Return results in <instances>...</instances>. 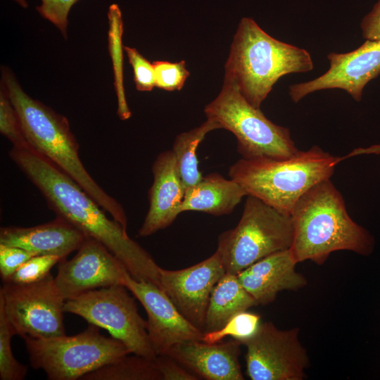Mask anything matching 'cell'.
Returning <instances> with one entry per match:
<instances>
[{
	"label": "cell",
	"mask_w": 380,
	"mask_h": 380,
	"mask_svg": "<svg viewBox=\"0 0 380 380\" xmlns=\"http://www.w3.org/2000/svg\"><path fill=\"white\" fill-rule=\"evenodd\" d=\"M293 237L291 215L247 196L238 224L219 236L217 251L226 273L237 274L266 256L290 249Z\"/></svg>",
	"instance_id": "7"
},
{
	"label": "cell",
	"mask_w": 380,
	"mask_h": 380,
	"mask_svg": "<svg viewBox=\"0 0 380 380\" xmlns=\"http://www.w3.org/2000/svg\"><path fill=\"white\" fill-rule=\"evenodd\" d=\"M129 62L133 68L134 80L137 90L149 91L156 86L153 63L145 58L136 49L124 46Z\"/></svg>",
	"instance_id": "30"
},
{
	"label": "cell",
	"mask_w": 380,
	"mask_h": 380,
	"mask_svg": "<svg viewBox=\"0 0 380 380\" xmlns=\"http://www.w3.org/2000/svg\"><path fill=\"white\" fill-rule=\"evenodd\" d=\"M241 345L236 340L215 343L189 341L175 345L167 355L197 377L207 380H243L239 360Z\"/></svg>",
	"instance_id": "18"
},
{
	"label": "cell",
	"mask_w": 380,
	"mask_h": 380,
	"mask_svg": "<svg viewBox=\"0 0 380 380\" xmlns=\"http://www.w3.org/2000/svg\"><path fill=\"white\" fill-rule=\"evenodd\" d=\"M22 6H25V0H15ZM78 0H41L42 4L37 7L40 15L52 23L66 37L68 15L72 6Z\"/></svg>",
	"instance_id": "29"
},
{
	"label": "cell",
	"mask_w": 380,
	"mask_h": 380,
	"mask_svg": "<svg viewBox=\"0 0 380 380\" xmlns=\"http://www.w3.org/2000/svg\"><path fill=\"white\" fill-rule=\"evenodd\" d=\"M258 305L236 274L225 273L215 286L208 302L204 332L217 330L236 314Z\"/></svg>",
	"instance_id": "21"
},
{
	"label": "cell",
	"mask_w": 380,
	"mask_h": 380,
	"mask_svg": "<svg viewBox=\"0 0 380 380\" xmlns=\"http://www.w3.org/2000/svg\"><path fill=\"white\" fill-rule=\"evenodd\" d=\"M297 261L290 249L266 256L239 274V282L258 305L272 303L282 291H297L307 284L305 277L296 270Z\"/></svg>",
	"instance_id": "17"
},
{
	"label": "cell",
	"mask_w": 380,
	"mask_h": 380,
	"mask_svg": "<svg viewBox=\"0 0 380 380\" xmlns=\"http://www.w3.org/2000/svg\"><path fill=\"white\" fill-rule=\"evenodd\" d=\"M260 316L248 312H240L231 317L220 329L204 332L202 341L208 343L220 342L229 336L242 343L255 336L261 324Z\"/></svg>",
	"instance_id": "24"
},
{
	"label": "cell",
	"mask_w": 380,
	"mask_h": 380,
	"mask_svg": "<svg viewBox=\"0 0 380 380\" xmlns=\"http://www.w3.org/2000/svg\"><path fill=\"white\" fill-rule=\"evenodd\" d=\"M225 273L221 255L216 250L207 259L187 268H161L160 286L181 314L203 331L210 294Z\"/></svg>",
	"instance_id": "15"
},
{
	"label": "cell",
	"mask_w": 380,
	"mask_h": 380,
	"mask_svg": "<svg viewBox=\"0 0 380 380\" xmlns=\"http://www.w3.org/2000/svg\"><path fill=\"white\" fill-rule=\"evenodd\" d=\"M153 184L148 191V210L138 231L146 237L170 225L182 213L186 188L177 171L172 151L160 153L152 166Z\"/></svg>",
	"instance_id": "16"
},
{
	"label": "cell",
	"mask_w": 380,
	"mask_h": 380,
	"mask_svg": "<svg viewBox=\"0 0 380 380\" xmlns=\"http://www.w3.org/2000/svg\"><path fill=\"white\" fill-rule=\"evenodd\" d=\"M37 255L21 248L0 244V274L3 282L7 281L27 260Z\"/></svg>",
	"instance_id": "31"
},
{
	"label": "cell",
	"mask_w": 380,
	"mask_h": 380,
	"mask_svg": "<svg viewBox=\"0 0 380 380\" xmlns=\"http://www.w3.org/2000/svg\"><path fill=\"white\" fill-rule=\"evenodd\" d=\"M127 290L124 285L118 284L87 291L65 300L64 311L105 329L131 354L154 360L157 355L148 338L147 322Z\"/></svg>",
	"instance_id": "9"
},
{
	"label": "cell",
	"mask_w": 380,
	"mask_h": 380,
	"mask_svg": "<svg viewBox=\"0 0 380 380\" xmlns=\"http://www.w3.org/2000/svg\"><path fill=\"white\" fill-rule=\"evenodd\" d=\"M329 68L323 75L289 87V96L297 103L319 90L340 89L356 101L362 99L367 84L380 74V39L366 41L356 49L344 53L327 55Z\"/></svg>",
	"instance_id": "13"
},
{
	"label": "cell",
	"mask_w": 380,
	"mask_h": 380,
	"mask_svg": "<svg viewBox=\"0 0 380 380\" xmlns=\"http://www.w3.org/2000/svg\"><path fill=\"white\" fill-rule=\"evenodd\" d=\"M207 119L231 132L237 139V151L243 158H289L299 150L287 127L277 125L251 105L236 86L224 79L218 96L205 109Z\"/></svg>",
	"instance_id": "8"
},
{
	"label": "cell",
	"mask_w": 380,
	"mask_h": 380,
	"mask_svg": "<svg viewBox=\"0 0 380 380\" xmlns=\"http://www.w3.org/2000/svg\"><path fill=\"white\" fill-rule=\"evenodd\" d=\"M360 28L364 39H380V0H378L372 10L362 18Z\"/></svg>",
	"instance_id": "33"
},
{
	"label": "cell",
	"mask_w": 380,
	"mask_h": 380,
	"mask_svg": "<svg viewBox=\"0 0 380 380\" xmlns=\"http://www.w3.org/2000/svg\"><path fill=\"white\" fill-rule=\"evenodd\" d=\"M87 236L57 216L51 222L30 227H4L0 244L23 248L36 255H57L61 260L77 251Z\"/></svg>",
	"instance_id": "19"
},
{
	"label": "cell",
	"mask_w": 380,
	"mask_h": 380,
	"mask_svg": "<svg viewBox=\"0 0 380 380\" xmlns=\"http://www.w3.org/2000/svg\"><path fill=\"white\" fill-rule=\"evenodd\" d=\"M91 372L82 380H162L154 360L133 354Z\"/></svg>",
	"instance_id": "23"
},
{
	"label": "cell",
	"mask_w": 380,
	"mask_h": 380,
	"mask_svg": "<svg viewBox=\"0 0 380 380\" xmlns=\"http://www.w3.org/2000/svg\"><path fill=\"white\" fill-rule=\"evenodd\" d=\"M313 66L308 51L273 38L252 18H243L231 45L224 79L260 108L280 77L311 71Z\"/></svg>",
	"instance_id": "4"
},
{
	"label": "cell",
	"mask_w": 380,
	"mask_h": 380,
	"mask_svg": "<svg viewBox=\"0 0 380 380\" xmlns=\"http://www.w3.org/2000/svg\"><path fill=\"white\" fill-rule=\"evenodd\" d=\"M1 72V81L17 111L30 148L71 177L127 230V219L122 206L95 182L83 165L67 118L28 96L8 68H2Z\"/></svg>",
	"instance_id": "3"
},
{
	"label": "cell",
	"mask_w": 380,
	"mask_h": 380,
	"mask_svg": "<svg viewBox=\"0 0 380 380\" xmlns=\"http://www.w3.org/2000/svg\"><path fill=\"white\" fill-rule=\"evenodd\" d=\"M291 217L293 237L290 250L298 263L310 260L322 265L338 251L363 256L374 251V237L350 217L341 193L330 179L305 192Z\"/></svg>",
	"instance_id": "2"
},
{
	"label": "cell",
	"mask_w": 380,
	"mask_h": 380,
	"mask_svg": "<svg viewBox=\"0 0 380 380\" xmlns=\"http://www.w3.org/2000/svg\"><path fill=\"white\" fill-rule=\"evenodd\" d=\"M0 132L17 148H30L4 83L0 88Z\"/></svg>",
	"instance_id": "26"
},
{
	"label": "cell",
	"mask_w": 380,
	"mask_h": 380,
	"mask_svg": "<svg viewBox=\"0 0 380 380\" xmlns=\"http://www.w3.org/2000/svg\"><path fill=\"white\" fill-rule=\"evenodd\" d=\"M65 302L51 274L31 284L4 282L0 289V303L11 329L23 338L65 335Z\"/></svg>",
	"instance_id": "10"
},
{
	"label": "cell",
	"mask_w": 380,
	"mask_h": 380,
	"mask_svg": "<svg viewBox=\"0 0 380 380\" xmlns=\"http://www.w3.org/2000/svg\"><path fill=\"white\" fill-rule=\"evenodd\" d=\"M14 336L2 304L0 303V379L22 380L25 379L27 367L19 362L14 357L11 346Z\"/></svg>",
	"instance_id": "25"
},
{
	"label": "cell",
	"mask_w": 380,
	"mask_h": 380,
	"mask_svg": "<svg viewBox=\"0 0 380 380\" xmlns=\"http://www.w3.org/2000/svg\"><path fill=\"white\" fill-rule=\"evenodd\" d=\"M351 156L362 154H380V144L372 145L367 148H358L353 150L350 153Z\"/></svg>",
	"instance_id": "34"
},
{
	"label": "cell",
	"mask_w": 380,
	"mask_h": 380,
	"mask_svg": "<svg viewBox=\"0 0 380 380\" xmlns=\"http://www.w3.org/2000/svg\"><path fill=\"white\" fill-rule=\"evenodd\" d=\"M153 65L156 87L159 89L166 91L180 90L189 76L184 61L177 63L158 61H154Z\"/></svg>",
	"instance_id": "28"
},
{
	"label": "cell",
	"mask_w": 380,
	"mask_h": 380,
	"mask_svg": "<svg viewBox=\"0 0 380 380\" xmlns=\"http://www.w3.org/2000/svg\"><path fill=\"white\" fill-rule=\"evenodd\" d=\"M246 362L252 380H303L310 365L306 349L299 339V329H278L262 322L253 337L243 342Z\"/></svg>",
	"instance_id": "11"
},
{
	"label": "cell",
	"mask_w": 380,
	"mask_h": 380,
	"mask_svg": "<svg viewBox=\"0 0 380 380\" xmlns=\"http://www.w3.org/2000/svg\"><path fill=\"white\" fill-rule=\"evenodd\" d=\"M30 365L50 380L82 379L86 374L131 354L120 341L103 336L93 324L73 336L23 338Z\"/></svg>",
	"instance_id": "6"
},
{
	"label": "cell",
	"mask_w": 380,
	"mask_h": 380,
	"mask_svg": "<svg viewBox=\"0 0 380 380\" xmlns=\"http://www.w3.org/2000/svg\"><path fill=\"white\" fill-rule=\"evenodd\" d=\"M155 362L161 374L162 380H197L199 379L167 355H157Z\"/></svg>",
	"instance_id": "32"
},
{
	"label": "cell",
	"mask_w": 380,
	"mask_h": 380,
	"mask_svg": "<svg viewBox=\"0 0 380 380\" xmlns=\"http://www.w3.org/2000/svg\"><path fill=\"white\" fill-rule=\"evenodd\" d=\"M124 286L141 303L147 314V332L156 355H167L177 344L202 341L204 331L186 319L153 283L134 279L129 272Z\"/></svg>",
	"instance_id": "14"
},
{
	"label": "cell",
	"mask_w": 380,
	"mask_h": 380,
	"mask_svg": "<svg viewBox=\"0 0 380 380\" xmlns=\"http://www.w3.org/2000/svg\"><path fill=\"white\" fill-rule=\"evenodd\" d=\"M244 196H247L246 192L236 181L210 173L186 189L182 211H199L215 216L227 215Z\"/></svg>",
	"instance_id": "20"
},
{
	"label": "cell",
	"mask_w": 380,
	"mask_h": 380,
	"mask_svg": "<svg viewBox=\"0 0 380 380\" xmlns=\"http://www.w3.org/2000/svg\"><path fill=\"white\" fill-rule=\"evenodd\" d=\"M8 156L39 189L49 207L87 236L103 243L136 280L160 286V267L122 226L77 183L55 164L31 148L13 146Z\"/></svg>",
	"instance_id": "1"
},
{
	"label": "cell",
	"mask_w": 380,
	"mask_h": 380,
	"mask_svg": "<svg viewBox=\"0 0 380 380\" xmlns=\"http://www.w3.org/2000/svg\"><path fill=\"white\" fill-rule=\"evenodd\" d=\"M216 129H220V125L207 119L201 126L176 137L172 151L178 173L186 189L195 185L202 179L201 172L198 170L196 150L205 135Z\"/></svg>",
	"instance_id": "22"
},
{
	"label": "cell",
	"mask_w": 380,
	"mask_h": 380,
	"mask_svg": "<svg viewBox=\"0 0 380 380\" xmlns=\"http://www.w3.org/2000/svg\"><path fill=\"white\" fill-rule=\"evenodd\" d=\"M128 272L103 243L87 236L70 260L59 262L55 283L67 300L89 291L125 284Z\"/></svg>",
	"instance_id": "12"
},
{
	"label": "cell",
	"mask_w": 380,
	"mask_h": 380,
	"mask_svg": "<svg viewBox=\"0 0 380 380\" xmlns=\"http://www.w3.org/2000/svg\"><path fill=\"white\" fill-rule=\"evenodd\" d=\"M343 159L313 146L286 158H241L230 166L229 176L247 196L291 215L300 198L319 182L330 179Z\"/></svg>",
	"instance_id": "5"
},
{
	"label": "cell",
	"mask_w": 380,
	"mask_h": 380,
	"mask_svg": "<svg viewBox=\"0 0 380 380\" xmlns=\"http://www.w3.org/2000/svg\"><path fill=\"white\" fill-rule=\"evenodd\" d=\"M61 260L57 255H37L24 262L6 282L31 284L50 274L51 269Z\"/></svg>",
	"instance_id": "27"
}]
</instances>
